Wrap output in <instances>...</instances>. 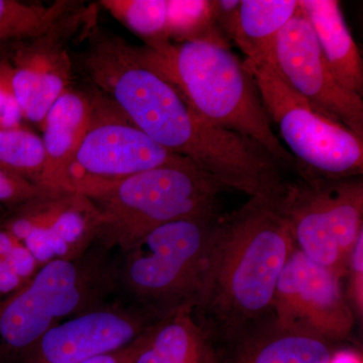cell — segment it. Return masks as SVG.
<instances>
[{
  "instance_id": "6da1fadb",
  "label": "cell",
  "mask_w": 363,
  "mask_h": 363,
  "mask_svg": "<svg viewBox=\"0 0 363 363\" xmlns=\"http://www.w3.org/2000/svg\"><path fill=\"white\" fill-rule=\"evenodd\" d=\"M295 248L277 193L250 197L219 217L193 310L212 338L226 342L272 315L277 284Z\"/></svg>"
},
{
  "instance_id": "7a4b0ae2",
  "label": "cell",
  "mask_w": 363,
  "mask_h": 363,
  "mask_svg": "<svg viewBox=\"0 0 363 363\" xmlns=\"http://www.w3.org/2000/svg\"><path fill=\"white\" fill-rule=\"evenodd\" d=\"M136 49L143 63L167 79L207 123L250 138L279 164L295 168L272 130L252 75L229 47L196 40Z\"/></svg>"
},
{
  "instance_id": "3957f363",
  "label": "cell",
  "mask_w": 363,
  "mask_h": 363,
  "mask_svg": "<svg viewBox=\"0 0 363 363\" xmlns=\"http://www.w3.org/2000/svg\"><path fill=\"white\" fill-rule=\"evenodd\" d=\"M218 213L179 219L150 231L113 262L116 293L161 320L194 310Z\"/></svg>"
},
{
  "instance_id": "277c9868",
  "label": "cell",
  "mask_w": 363,
  "mask_h": 363,
  "mask_svg": "<svg viewBox=\"0 0 363 363\" xmlns=\"http://www.w3.org/2000/svg\"><path fill=\"white\" fill-rule=\"evenodd\" d=\"M107 250L40 267L28 283L0 303V363H21L52 327L108 304L116 293Z\"/></svg>"
},
{
  "instance_id": "5b68a950",
  "label": "cell",
  "mask_w": 363,
  "mask_h": 363,
  "mask_svg": "<svg viewBox=\"0 0 363 363\" xmlns=\"http://www.w3.org/2000/svg\"><path fill=\"white\" fill-rule=\"evenodd\" d=\"M223 189L188 159L100 189L87 196L102 216L96 245L124 252L169 222L217 214Z\"/></svg>"
},
{
  "instance_id": "8992f818",
  "label": "cell",
  "mask_w": 363,
  "mask_h": 363,
  "mask_svg": "<svg viewBox=\"0 0 363 363\" xmlns=\"http://www.w3.org/2000/svg\"><path fill=\"white\" fill-rule=\"evenodd\" d=\"M243 66L252 75L269 121L276 123L298 177L345 179L363 174V140L295 92L272 62Z\"/></svg>"
},
{
  "instance_id": "52a82bcc",
  "label": "cell",
  "mask_w": 363,
  "mask_h": 363,
  "mask_svg": "<svg viewBox=\"0 0 363 363\" xmlns=\"http://www.w3.org/2000/svg\"><path fill=\"white\" fill-rule=\"evenodd\" d=\"M277 200L295 247L344 279L351 250L363 233L362 177L285 180Z\"/></svg>"
},
{
  "instance_id": "ba28073f",
  "label": "cell",
  "mask_w": 363,
  "mask_h": 363,
  "mask_svg": "<svg viewBox=\"0 0 363 363\" xmlns=\"http://www.w3.org/2000/svg\"><path fill=\"white\" fill-rule=\"evenodd\" d=\"M88 86L89 124L56 190L89 196L136 174L186 160L150 140L111 100Z\"/></svg>"
},
{
  "instance_id": "9c48e42d",
  "label": "cell",
  "mask_w": 363,
  "mask_h": 363,
  "mask_svg": "<svg viewBox=\"0 0 363 363\" xmlns=\"http://www.w3.org/2000/svg\"><path fill=\"white\" fill-rule=\"evenodd\" d=\"M96 18V6L81 2L45 32L9 43L11 49L4 58L23 119L42 124L52 104L73 84L71 44Z\"/></svg>"
},
{
  "instance_id": "30bf717a",
  "label": "cell",
  "mask_w": 363,
  "mask_h": 363,
  "mask_svg": "<svg viewBox=\"0 0 363 363\" xmlns=\"http://www.w3.org/2000/svg\"><path fill=\"white\" fill-rule=\"evenodd\" d=\"M101 225V213L87 196L52 189L11 206L0 218V227L40 267L82 257L96 245Z\"/></svg>"
},
{
  "instance_id": "8fae6325",
  "label": "cell",
  "mask_w": 363,
  "mask_h": 363,
  "mask_svg": "<svg viewBox=\"0 0 363 363\" xmlns=\"http://www.w3.org/2000/svg\"><path fill=\"white\" fill-rule=\"evenodd\" d=\"M279 324L339 344L357 323L342 278L315 264L297 247L279 276L272 307Z\"/></svg>"
},
{
  "instance_id": "7c38bea8",
  "label": "cell",
  "mask_w": 363,
  "mask_h": 363,
  "mask_svg": "<svg viewBox=\"0 0 363 363\" xmlns=\"http://www.w3.org/2000/svg\"><path fill=\"white\" fill-rule=\"evenodd\" d=\"M272 63L286 84L315 109L363 140L362 97L346 90L334 77L298 7L277 37Z\"/></svg>"
},
{
  "instance_id": "4fadbf2b",
  "label": "cell",
  "mask_w": 363,
  "mask_h": 363,
  "mask_svg": "<svg viewBox=\"0 0 363 363\" xmlns=\"http://www.w3.org/2000/svg\"><path fill=\"white\" fill-rule=\"evenodd\" d=\"M157 321L123 301L109 302L52 327L21 363H82L130 345Z\"/></svg>"
},
{
  "instance_id": "5bb4252c",
  "label": "cell",
  "mask_w": 363,
  "mask_h": 363,
  "mask_svg": "<svg viewBox=\"0 0 363 363\" xmlns=\"http://www.w3.org/2000/svg\"><path fill=\"white\" fill-rule=\"evenodd\" d=\"M218 363H331L338 344L286 328L271 315L226 341Z\"/></svg>"
},
{
  "instance_id": "9a60e30c",
  "label": "cell",
  "mask_w": 363,
  "mask_h": 363,
  "mask_svg": "<svg viewBox=\"0 0 363 363\" xmlns=\"http://www.w3.org/2000/svg\"><path fill=\"white\" fill-rule=\"evenodd\" d=\"M91 109L89 86L78 88L72 84L45 113L40 124L45 157L42 187L56 190L87 130Z\"/></svg>"
},
{
  "instance_id": "2e32d148",
  "label": "cell",
  "mask_w": 363,
  "mask_h": 363,
  "mask_svg": "<svg viewBox=\"0 0 363 363\" xmlns=\"http://www.w3.org/2000/svg\"><path fill=\"white\" fill-rule=\"evenodd\" d=\"M322 54L336 80L346 90L362 97V55L351 35L337 0H300Z\"/></svg>"
},
{
  "instance_id": "e0dca14e",
  "label": "cell",
  "mask_w": 363,
  "mask_h": 363,
  "mask_svg": "<svg viewBox=\"0 0 363 363\" xmlns=\"http://www.w3.org/2000/svg\"><path fill=\"white\" fill-rule=\"evenodd\" d=\"M214 339L190 308L179 310L150 326L135 363H218Z\"/></svg>"
},
{
  "instance_id": "ac0fdd59",
  "label": "cell",
  "mask_w": 363,
  "mask_h": 363,
  "mask_svg": "<svg viewBox=\"0 0 363 363\" xmlns=\"http://www.w3.org/2000/svg\"><path fill=\"white\" fill-rule=\"evenodd\" d=\"M297 0H242L229 33L252 63L274 61L279 33L298 11Z\"/></svg>"
},
{
  "instance_id": "d6986e66",
  "label": "cell",
  "mask_w": 363,
  "mask_h": 363,
  "mask_svg": "<svg viewBox=\"0 0 363 363\" xmlns=\"http://www.w3.org/2000/svg\"><path fill=\"white\" fill-rule=\"evenodd\" d=\"M79 1L59 0L45 6L16 0H0V45L30 39L45 32Z\"/></svg>"
},
{
  "instance_id": "ffe728a7",
  "label": "cell",
  "mask_w": 363,
  "mask_h": 363,
  "mask_svg": "<svg viewBox=\"0 0 363 363\" xmlns=\"http://www.w3.org/2000/svg\"><path fill=\"white\" fill-rule=\"evenodd\" d=\"M167 26L173 43L202 42L229 47L228 40L219 30L210 0H168Z\"/></svg>"
},
{
  "instance_id": "44dd1931",
  "label": "cell",
  "mask_w": 363,
  "mask_h": 363,
  "mask_svg": "<svg viewBox=\"0 0 363 363\" xmlns=\"http://www.w3.org/2000/svg\"><path fill=\"white\" fill-rule=\"evenodd\" d=\"M98 4L142 39L145 47L171 42L167 26L168 0H102Z\"/></svg>"
},
{
  "instance_id": "7402d4cb",
  "label": "cell",
  "mask_w": 363,
  "mask_h": 363,
  "mask_svg": "<svg viewBox=\"0 0 363 363\" xmlns=\"http://www.w3.org/2000/svg\"><path fill=\"white\" fill-rule=\"evenodd\" d=\"M45 162L40 136L23 126L0 130V169L40 186Z\"/></svg>"
},
{
  "instance_id": "603a6c76",
  "label": "cell",
  "mask_w": 363,
  "mask_h": 363,
  "mask_svg": "<svg viewBox=\"0 0 363 363\" xmlns=\"http://www.w3.org/2000/svg\"><path fill=\"white\" fill-rule=\"evenodd\" d=\"M40 269L23 243L0 227V303L20 291Z\"/></svg>"
},
{
  "instance_id": "cb8c5ba5",
  "label": "cell",
  "mask_w": 363,
  "mask_h": 363,
  "mask_svg": "<svg viewBox=\"0 0 363 363\" xmlns=\"http://www.w3.org/2000/svg\"><path fill=\"white\" fill-rule=\"evenodd\" d=\"M347 278L345 297L350 303L353 314L357 321H362L363 316V233L358 236L350 257L345 276Z\"/></svg>"
},
{
  "instance_id": "d4e9b609",
  "label": "cell",
  "mask_w": 363,
  "mask_h": 363,
  "mask_svg": "<svg viewBox=\"0 0 363 363\" xmlns=\"http://www.w3.org/2000/svg\"><path fill=\"white\" fill-rule=\"evenodd\" d=\"M23 112L9 83L6 62L0 54V130L21 128Z\"/></svg>"
},
{
  "instance_id": "484cf974",
  "label": "cell",
  "mask_w": 363,
  "mask_h": 363,
  "mask_svg": "<svg viewBox=\"0 0 363 363\" xmlns=\"http://www.w3.org/2000/svg\"><path fill=\"white\" fill-rule=\"evenodd\" d=\"M45 190L48 189L0 169V203L14 206L37 197Z\"/></svg>"
},
{
  "instance_id": "4316f807",
  "label": "cell",
  "mask_w": 363,
  "mask_h": 363,
  "mask_svg": "<svg viewBox=\"0 0 363 363\" xmlns=\"http://www.w3.org/2000/svg\"><path fill=\"white\" fill-rule=\"evenodd\" d=\"M150 328L130 345L125 346L121 350L111 351V352L89 358V359L85 360L82 363H135L138 353L140 352L143 345H145Z\"/></svg>"
},
{
  "instance_id": "83f0119b",
  "label": "cell",
  "mask_w": 363,
  "mask_h": 363,
  "mask_svg": "<svg viewBox=\"0 0 363 363\" xmlns=\"http://www.w3.org/2000/svg\"><path fill=\"white\" fill-rule=\"evenodd\" d=\"M331 363H359V360L351 351L338 350Z\"/></svg>"
}]
</instances>
